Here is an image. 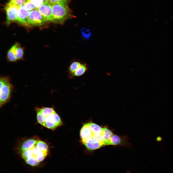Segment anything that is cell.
I'll use <instances>...</instances> for the list:
<instances>
[{
	"label": "cell",
	"instance_id": "cell-1",
	"mask_svg": "<svg viewBox=\"0 0 173 173\" xmlns=\"http://www.w3.org/2000/svg\"><path fill=\"white\" fill-rule=\"evenodd\" d=\"M52 22L62 24L71 17V10L68 4L56 3L52 4Z\"/></svg>",
	"mask_w": 173,
	"mask_h": 173
},
{
	"label": "cell",
	"instance_id": "cell-2",
	"mask_svg": "<svg viewBox=\"0 0 173 173\" xmlns=\"http://www.w3.org/2000/svg\"><path fill=\"white\" fill-rule=\"evenodd\" d=\"M13 88V85L10 82L6 84L0 88V107L9 101L11 97L12 92Z\"/></svg>",
	"mask_w": 173,
	"mask_h": 173
},
{
	"label": "cell",
	"instance_id": "cell-3",
	"mask_svg": "<svg viewBox=\"0 0 173 173\" xmlns=\"http://www.w3.org/2000/svg\"><path fill=\"white\" fill-rule=\"evenodd\" d=\"M19 7L9 2L6 5L4 9L6 12L7 24L17 21Z\"/></svg>",
	"mask_w": 173,
	"mask_h": 173
},
{
	"label": "cell",
	"instance_id": "cell-4",
	"mask_svg": "<svg viewBox=\"0 0 173 173\" xmlns=\"http://www.w3.org/2000/svg\"><path fill=\"white\" fill-rule=\"evenodd\" d=\"M27 21L28 24L36 26L42 25L47 22L38 9H36L31 12Z\"/></svg>",
	"mask_w": 173,
	"mask_h": 173
},
{
	"label": "cell",
	"instance_id": "cell-5",
	"mask_svg": "<svg viewBox=\"0 0 173 173\" xmlns=\"http://www.w3.org/2000/svg\"><path fill=\"white\" fill-rule=\"evenodd\" d=\"M62 124L60 117L55 112L46 117L44 127L54 130L58 127L61 125Z\"/></svg>",
	"mask_w": 173,
	"mask_h": 173
},
{
	"label": "cell",
	"instance_id": "cell-6",
	"mask_svg": "<svg viewBox=\"0 0 173 173\" xmlns=\"http://www.w3.org/2000/svg\"><path fill=\"white\" fill-rule=\"evenodd\" d=\"M37 9L47 22L52 21V4L49 2H44Z\"/></svg>",
	"mask_w": 173,
	"mask_h": 173
},
{
	"label": "cell",
	"instance_id": "cell-7",
	"mask_svg": "<svg viewBox=\"0 0 173 173\" xmlns=\"http://www.w3.org/2000/svg\"><path fill=\"white\" fill-rule=\"evenodd\" d=\"M80 136L83 144L93 140V134L88 123L84 124L80 131Z\"/></svg>",
	"mask_w": 173,
	"mask_h": 173
},
{
	"label": "cell",
	"instance_id": "cell-8",
	"mask_svg": "<svg viewBox=\"0 0 173 173\" xmlns=\"http://www.w3.org/2000/svg\"><path fill=\"white\" fill-rule=\"evenodd\" d=\"M31 12L25 9L23 5L19 7L17 21L22 24H28L27 19Z\"/></svg>",
	"mask_w": 173,
	"mask_h": 173
},
{
	"label": "cell",
	"instance_id": "cell-9",
	"mask_svg": "<svg viewBox=\"0 0 173 173\" xmlns=\"http://www.w3.org/2000/svg\"><path fill=\"white\" fill-rule=\"evenodd\" d=\"M38 140L33 139H30L25 141L22 144L21 148L22 151L31 149L35 146Z\"/></svg>",
	"mask_w": 173,
	"mask_h": 173
},
{
	"label": "cell",
	"instance_id": "cell-10",
	"mask_svg": "<svg viewBox=\"0 0 173 173\" xmlns=\"http://www.w3.org/2000/svg\"><path fill=\"white\" fill-rule=\"evenodd\" d=\"M81 64L79 62L75 61L72 62L70 64L68 68V77L70 79L74 77V73Z\"/></svg>",
	"mask_w": 173,
	"mask_h": 173
},
{
	"label": "cell",
	"instance_id": "cell-11",
	"mask_svg": "<svg viewBox=\"0 0 173 173\" xmlns=\"http://www.w3.org/2000/svg\"><path fill=\"white\" fill-rule=\"evenodd\" d=\"M87 149L90 150H94L104 146L102 143L95 142L93 140L92 141L84 144Z\"/></svg>",
	"mask_w": 173,
	"mask_h": 173
},
{
	"label": "cell",
	"instance_id": "cell-12",
	"mask_svg": "<svg viewBox=\"0 0 173 173\" xmlns=\"http://www.w3.org/2000/svg\"><path fill=\"white\" fill-rule=\"evenodd\" d=\"M104 138V144L105 146L108 145V144L113 135L112 131L107 128H103V133Z\"/></svg>",
	"mask_w": 173,
	"mask_h": 173
},
{
	"label": "cell",
	"instance_id": "cell-13",
	"mask_svg": "<svg viewBox=\"0 0 173 173\" xmlns=\"http://www.w3.org/2000/svg\"><path fill=\"white\" fill-rule=\"evenodd\" d=\"M88 124L93 134H103V128L93 123H88Z\"/></svg>",
	"mask_w": 173,
	"mask_h": 173
},
{
	"label": "cell",
	"instance_id": "cell-14",
	"mask_svg": "<svg viewBox=\"0 0 173 173\" xmlns=\"http://www.w3.org/2000/svg\"><path fill=\"white\" fill-rule=\"evenodd\" d=\"M35 110L37 112V121L41 125L44 126L46 117L43 115L41 111V108L37 107Z\"/></svg>",
	"mask_w": 173,
	"mask_h": 173
},
{
	"label": "cell",
	"instance_id": "cell-15",
	"mask_svg": "<svg viewBox=\"0 0 173 173\" xmlns=\"http://www.w3.org/2000/svg\"><path fill=\"white\" fill-rule=\"evenodd\" d=\"M88 69L86 64H82L74 73L73 77L81 76Z\"/></svg>",
	"mask_w": 173,
	"mask_h": 173
},
{
	"label": "cell",
	"instance_id": "cell-16",
	"mask_svg": "<svg viewBox=\"0 0 173 173\" xmlns=\"http://www.w3.org/2000/svg\"><path fill=\"white\" fill-rule=\"evenodd\" d=\"M17 44L13 45L8 51L7 57L8 60L11 62H14L17 59L15 54V50Z\"/></svg>",
	"mask_w": 173,
	"mask_h": 173
},
{
	"label": "cell",
	"instance_id": "cell-17",
	"mask_svg": "<svg viewBox=\"0 0 173 173\" xmlns=\"http://www.w3.org/2000/svg\"><path fill=\"white\" fill-rule=\"evenodd\" d=\"M48 151L38 150L33 156L39 162L43 161L46 158L47 155Z\"/></svg>",
	"mask_w": 173,
	"mask_h": 173
},
{
	"label": "cell",
	"instance_id": "cell-18",
	"mask_svg": "<svg viewBox=\"0 0 173 173\" xmlns=\"http://www.w3.org/2000/svg\"><path fill=\"white\" fill-rule=\"evenodd\" d=\"M122 142V140L119 136L113 134L109 142L108 145H119L121 144Z\"/></svg>",
	"mask_w": 173,
	"mask_h": 173
},
{
	"label": "cell",
	"instance_id": "cell-19",
	"mask_svg": "<svg viewBox=\"0 0 173 173\" xmlns=\"http://www.w3.org/2000/svg\"><path fill=\"white\" fill-rule=\"evenodd\" d=\"M36 147L37 149L39 150L48 151V145L45 142L42 141L38 140Z\"/></svg>",
	"mask_w": 173,
	"mask_h": 173
},
{
	"label": "cell",
	"instance_id": "cell-20",
	"mask_svg": "<svg viewBox=\"0 0 173 173\" xmlns=\"http://www.w3.org/2000/svg\"><path fill=\"white\" fill-rule=\"evenodd\" d=\"M41 111L43 115L46 117L49 115L56 112L53 108L42 107Z\"/></svg>",
	"mask_w": 173,
	"mask_h": 173
},
{
	"label": "cell",
	"instance_id": "cell-21",
	"mask_svg": "<svg viewBox=\"0 0 173 173\" xmlns=\"http://www.w3.org/2000/svg\"><path fill=\"white\" fill-rule=\"evenodd\" d=\"M16 56L18 59H21L23 55V49L19 46V44H17L15 50Z\"/></svg>",
	"mask_w": 173,
	"mask_h": 173
},
{
	"label": "cell",
	"instance_id": "cell-22",
	"mask_svg": "<svg viewBox=\"0 0 173 173\" xmlns=\"http://www.w3.org/2000/svg\"><path fill=\"white\" fill-rule=\"evenodd\" d=\"M21 156L25 161L30 157L33 156V152L31 149L22 151Z\"/></svg>",
	"mask_w": 173,
	"mask_h": 173
},
{
	"label": "cell",
	"instance_id": "cell-23",
	"mask_svg": "<svg viewBox=\"0 0 173 173\" xmlns=\"http://www.w3.org/2000/svg\"><path fill=\"white\" fill-rule=\"evenodd\" d=\"M93 139L95 142H99L104 145V138L103 134H93Z\"/></svg>",
	"mask_w": 173,
	"mask_h": 173
},
{
	"label": "cell",
	"instance_id": "cell-24",
	"mask_svg": "<svg viewBox=\"0 0 173 173\" xmlns=\"http://www.w3.org/2000/svg\"><path fill=\"white\" fill-rule=\"evenodd\" d=\"M26 163L31 166H35L38 165L39 163L35 157L32 156L25 160Z\"/></svg>",
	"mask_w": 173,
	"mask_h": 173
},
{
	"label": "cell",
	"instance_id": "cell-25",
	"mask_svg": "<svg viewBox=\"0 0 173 173\" xmlns=\"http://www.w3.org/2000/svg\"><path fill=\"white\" fill-rule=\"evenodd\" d=\"M82 36L84 38L88 39L91 36V33L89 29L82 28L81 29Z\"/></svg>",
	"mask_w": 173,
	"mask_h": 173
},
{
	"label": "cell",
	"instance_id": "cell-26",
	"mask_svg": "<svg viewBox=\"0 0 173 173\" xmlns=\"http://www.w3.org/2000/svg\"><path fill=\"white\" fill-rule=\"evenodd\" d=\"M28 0L34 5L36 9H38L44 2V0Z\"/></svg>",
	"mask_w": 173,
	"mask_h": 173
},
{
	"label": "cell",
	"instance_id": "cell-27",
	"mask_svg": "<svg viewBox=\"0 0 173 173\" xmlns=\"http://www.w3.org/2000/svg\"><path fill=\"white\" fill-rule=\"evenodd\" d=\"M23 6L25 9L31 11L36 9L34 5L28 0Z\"/></svg>",
	"mask_w": 173,
	"mask_h": 173
},
{
	"label": "cell",
	"instance_id": "cell-28",
	"mask_svg": "<svg viewBox=\"0 0 173 173\" xmlns=\"http://www.w3.org/2000/svg\"><path fill=\"white\" fill-rule=\"evenodd\" d=\"M28 0H10V2L18 6L23 5Z\"/></svg>",
	"mask_w": 173,
	"mask_h": 173
},
{
	"label": "cell",
	"instance_id": "cell-29",
	"mask_svg": "<svg viewBox=\"0 0 173 173\" xmlns=\"http://www.w3.org/2000/svg\"><path fill=\"white\" fill-rule=\"evenodd\" d=\"M10 82V79L8 77H2L0 78V88L4 84Z\"/></svg>",
	"mask_w": 173,
	"mask_h": 173
},
{
	"label": "cell",
	"instance_id": "cell-30",
	"mask_svg": "<svg viewBox=\"0 0 173 173\" xmlns=\"http://www.w3.org/2000/svg\"><path fill=\"white\" fill-rule=\"evenodd\" d=\"M69 0H49V2L51 4L61 3L68 4Z\"/></svg>",
	"mask_w": 173,
	"mask_h": 173
},
{
	"label": "cell",
	"instance_id": "cell-31",
	"mask_svg": "<svg viewBox=\"0 0 173 173\" xmlns=\"http://www.w3.org/2000/svg\"><path fill=\"white\" fill-rule=\"evenodd\" d=\"M156 141L158 142H160L162 140V138L160 136H158L156 139Z\"/></svg>",
	"mask_w": 173,
	"mask_h": 173
},
{
	"label": "cell",
	"instance_id": "cell-32",
	"mask_svg": "<svg viewBox=\"0 0 173 173\" xmlns=\"http://www.w3.org/2000/svg\"><path fill=\"white\" fill-rule=\"evenodd\" d=\"M49 0H44V2H49Z\"/></svg>",
	"mask_w": 173,
	"mask_h": 173
}]
</instances>
